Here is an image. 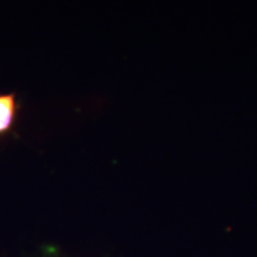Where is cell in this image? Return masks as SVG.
Listing matches in <instances>:
<instances>
[{
  "label": "cell",
  "instance_id": "cell-1",
  "mask_svg": "<svg viewBox=\"0 0 257 257\" xmlns=\"http://www.w3.org/2000/svg\"><path fill=\"white\" fill-rule=\"evenodd\" d=\"M19 114V101L15 93H0V138L13 132Z\"/></svg>",
  "mask_w": 257,
  "mask_h": 257
}]
</instances>
